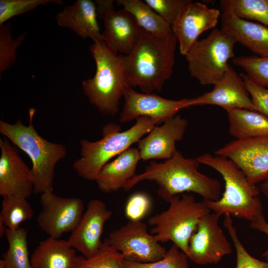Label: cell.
Returning <instances> with one entry per match:
<instances>
[{"mask_svg": "<svg viewBox=\"0 0 268 268\" xmlns=\"http://www.w3.org/2000/svg\"><path fill=\"white\" fill-rule=\"evenodd\" d=\"M200 164L197 158H186L177 150L163 162H150L143 172L135 174L123 189L129 191L137 183L147 180L156 183L158 196L167 202L185 192H193L203 200L217 201L221 194L220 183L201 173Z\"/></svg>", "mask_w": 268, "mask_h": 268, "instance_id": "1", "label": "cell"}, {"mask_svg": "<svg viewBox=\"0 0 268 268\" xmlns=\"http://www.w3.org/2000/svg\"><path fill=\"white\" fill-rule=\"evenodd\" d=\"M177 43L173 32L157 37L143 31L132 51L123 55L128 85L146 93L161 91L172 74Z\"/></svg>", "mask_w": 268, "mask_h": 268, "instance_id": "2", "label": "cell"}, {"mask_svg": "<svg viewBox=\"0 0 268 268\" xmlns=\"http://www.w3.org/2000/svg\"><path fill=\"white\" fill-rule=\"evenodd\" d=\"M35 111L29 110L28 125L21 119L13 124L0 120V133L31 159L33 193L41 195L53 191L56 165L66 156L67 150L64 145L50 142L37 133L32 122Z\"/></svg>", "mask_w": 268, "mask_h": 268, "instance_id": "3", "label": "cell"}, {"mask_svg": "<svg viewBox=\"0 0 268 268\" xmlns=\"http://www.w3.org/2000/svg\"><path fill=\"white\" fill-rule=\"evenodd\" d=\"M196 158L200 164L219 172L224 181L225 189L221 198L217 201L203 200L211 211L229 214L250 222L263 214L259 187L250 183L231 160L209 153Z\"/></svg>", "mask_w": 268, "mask_h": 268, "instance_id": "4", "label": "cell"}, {"mask_svg": "<svg viewBox=\"0 0 268 268\" xmlns=\"http://www.w3.org/2000/svg\"><path fill=\"white\" fill-rule=\"evenodd\" d=\"M135 121L131 128L122 132L119 125L108 123L103 128L100 139L95 141L81 139L80 156L72 165L77 175L85 180L95 181L111 159L130 148L158 126L155 120L147 117H140Z\"/></svg>", "mask_w": 268, "mask_h": 268, "instance_id": "5", "label": "cell"}, {"mask_svg": "<svg viewBox=\"0 0 268 268\" xmlns=\"http://www.w3.org/2000/svg\"><path fill=\"white\" fill-rule=\"evenodd\" d=\"M90 52L96 64V72L82 82L84 94L102 114L115 116L120 100L128 86L123 55L112 51L103 41L94 42Z\"/></svg>", "mask_w": 268, "mask_h": 268, "instance_id": "6", "label": "cell"}, {"mask_svg": "<svg viewBox=\"0 0 268 268\" xmlns=\"http://www.w3.org/2000/svg\"><path fill=\"white\" fill-rule=\"evenodd\" d=\"M169 202L166 210L148 218L151 233L159 243L172 241L188 256L192 235L200 219L211 210L203 200L197 201L190 194L175 196Z\"/></svg>", "mask_w": 268, "mask_h": 268, "instance_id": "7", "label": "cell"}, {"mask_svg": "<svg viewBox=\"0 0 268 268\" xmlns=\"http://www.w3.org/2000/svg\"><path fill=\"white\" fill-rule=\"evenodd\" d=\"M236 40L221 29L214 28L185 56L191 75L204 85H214L224 75L234 58Z\"/></svg>", "mask_w": 268, "mask_h": 268, "instance_id": "8", "label": "cell"}, {"mask_svg": "<svg viewBox=\"0 0 268 268\" xmlns=\"http://www.w3.org/2000/svg\"><path fill=\"white\" fill-rule=\"evenodd\" d=\"M110 246L121 253L126 260L151 263L161 260L167 252L154 235L147 231L145 223L130 221L113 231L107 238Z\"/></svg>", "mask_w": 268, "mask_h": 268, "instance_id": "9", "label": "cell"}, {"mask_svg": "<svg viewBox=\"0 0 268 268\" xmlns=\"http://www.w3.org/2000/svg\"><path fill=\"white\" fill-rule=\"evenodd\" d=\"M40 204L37 224L42 231L54 238L60 239L65 233L71 232L84 213L82 199L60 197L53 191L41 195Z\"/></svg>", "mask_w": 268, "mask_h": 268, "instance_id": "10", "label": "cell"}, {"mask_svg": "<svg viewBox=\"0 0 268 268\" xmlns=\"http://www.w3.org/2000/svg\"><path fill=\"white\" fill-rule=\"evenodd\" d=\"M98 17L103 20L102 34L106 45L113 52L129 54L135 47L143 30L133 15L124 9L116 11L114 1L95 0Z\"/></svg>", "mask_w": 268, "mask_h": 268, "instance_id": "11", "label": "cell"}, {"mask_svg": "<svg viewBox=\"0 0 268 268\" xmlns=\"http://www.w3.org/2000/svg\"><path fill=\"white\" fill-rule=\"evenodd\" d=\"M222 215L209 212L200 220L189 242L188 258L199 265L218 263L232 248L219 225Z\"/></svg>", "mask_w": 268, "mask_h": 268, "instance_id": "12", "label": "cell"}, {"mask_svg": "<svg viewBox=\"0 0 268 268\" xmlns=\"http://www.w3.org/2000/svg\"><path fill=\"white\" fill-rule=\"evenodd\" d=\"M214 154L231 160L253 184L268 180V135L235 139Z\"/></svg>", "mask_w": 268, "mask_h": 268, "instance_id": "13", "label": "cell"}, {"mask_svg": "<svg viewBox=\"0 0 268 268\" xmlns=\"http://www.w3.org/2000/svg\"><path fill=\"white\" fill-rule=\"evenodd\" d=\"M123 97L124 104L120 115L122 123L144 116L155 120L158 126L175 117L180 110L191 107V98L168 99L152 93L136 92L129 85L124 89Z\"/></svg>", "mask_w": 268, "mask_h": 268, "instance_id": "14", "label": "cell"}, {"mask_svg": "<svg viewBox=\"0 0 268 268\" xmlns=\"http://www.w3.org/2000/svg\"><path fill=\"white\" fill-rule=\"evenodd\" d=\"M220 16L219 10L192 0L181 10L171 26L179 44L180 52L185 56L203 32L214 28Z\"/></svg>", "mask_w": 268, "mask_h": 268, "instance_id": "15", "label": "cell"}, {"mask_svg": "<svg viewBox=\"0 0 268 268\" xmlns=\"http://www.w3.org/2000/svg\"><path fill=\"white\" fill-rule=\"evenodd\" d=\"M112 214L106 204L98 199L90 201L79 222L67 240L70 245L85 258L95 255L103 241L104 226Z\"/></svg>", "mask_w": 268, "mask_h": 268, "instance_id": "16", "label": "cell"}, {"mask_svg": "<svg viewBox=\"0 0 268 268\" xmlns=\"http://www.w3.org/2000/svg\"><path fill=\"white\" fill-rule=\"evenodd\" d=\"M0 195L28 198L34 189L31 169L8 138H0Z\"/></svg>", "mask_w": 268, "mask_h": 268, "instance_id": "17", "label": "cell"}, {"mask_svg": "<svg viewBox=\"0 0 268 268\" xmlns=\"http://www.w3.org/2000/svg\"><path fill=\"white\" fill-rule=\"evenodd\" d=\"M188 126L185 118L176 115L161 126H154L137 142L140 159L170 158L177 150L176 143L182 139Z\"/></svg>", "mask_w": 268, "mask_h": 268, "instance_id": "18", "label": "cell"}, {"mask_svg": "<svg viewBox=\"0 0 268 268\" xmlns=\"http://www.w3.org/2000/svg\"><path fill=\"white\" fill-rule=\"evenodd\" d=\"M213 85L211 91L191 98V107L214 105L224 110L241 108L254 110L243 78L230 65L220 79Z\"/></svg>", "mask_w": 268, "mask_h": 268, "instance_id": "19", "label": "cell"}, {"mask_svg": "<svg viewBox=\"0 0 268 268\" xmlns=\"http://www.w3.org/2000/svg\"><path fill=\"white\" fill-rule=\"evenodd\" d=\"M221 10L222 30L259 57L268 56V27L243 19L229 9Z\"/></svg>", "mask_w": 268, "mask_h": 268, "instance_id": "20", "label": "cell"}, {"mask_svg": "<svg viewBox=\"0 0 268 268\" xmlns=\"http://www.w3.org/2000/svg\"><path fill=\"white\" fill-rule=\"evenodd\" d=\"M97 7L91 0H77L65 7L56 16L60 26L69 28L83 39L103 41L97 20Z\"/></svg>", "mask_w": 268, "mask_h": 268, "instance_id": "21", "label": "cell"}, {"mask_svg": "<svg viewBox=\"0 0 268 268\" xmlns=\"http://www.w3.org/2000/svg\"><path fill=\"white\" fill-rule=\"evenodd\" d=\"M138 148H129L109 161L102 168L95 181L99 190L110 193L124 188L135 175L140 160Z\"/></svg>", "mask_w": 268, "mask_h": 268, "instance_id": "22", "label": "cell"}, {"mask_svg": "<svg viewBox=\"0 0 268 268\" xmlns=\"http://www.w3.org/2000/svg\"><path fill=\"white\" fill-rule=\"evenodd\" d=\"M82 256L67 241L48 237L39 243L30 260L33 268H75Z\"/></svg>", "mask_w": 268, "mask_h": 268, "instance_id": "23", "label": "cell"}, {"mask_svg": "<svg viewBox=\"0 0 268 268\" xmlns=\"http://www.w3.org/2000/svg\"><path fill=\"white\" fill-rule=\"evenodd\" d=\"M229 133L236 139L268 135V117L254 110L227 108Z\"/></svg>", "mask_w": 268, "mask_h": 268, "instance_id": "24", "label": "cell"}, {"mask_svg": "<svg viewBox=\"0 0 268 268\" xmlns=\"http://www.w3.org/2000/svg\"><path fill=\"white\" fill-rule=\"evenodd\" d=\"M116 2L133 15L145 32L157 37H164L173 32L171 26L144 1L118 0Z\"/></svg>", "mask_w": 268, "mask_h": 268, "instance_id": "25", "label": "cell"}, {"mask_svg": "<svg viewBox=\"0 0 268 268\" xmlns=\"http://www.w3.org/2000/svg\"><path fill=\"white\" fill-rule=\"evenodd\" d=\"M0 212V236L4 235L6 228L16 229L23 222L31 219L34 212L27 199L9 196L2 197Z\"/></svg>", "mask_w": 268, "mask_h": 268, "instance_id": "26", "label": "cell"}, {"mask_svg": "<svg viewBox=\"0 0 268 268\" xmlns=\"http://www.w3.org/2000/svg\"><path fill=\"white\" fill-rule=\"evenodd\" d=\"M4 235L8 248L2 255L5 268H33L29 256L27 233L22 227L16 229L6 228Z\"/></svg>", "mask_w": 268, "mask_h": 268, "instance_id": "27", "label": "cell"}, {"mask_svg": "<svg viewBox=\"0 0 268 268\" xmlns=\"http://www.w3.org/2000/svg\"><path fill=\"white\" fill-rule=\"evenodd\" d=\"M220 6L243 19L255 20L268 27V0H222Z\"/></svg>", "mask_w": 268, "mask_h": 268, "instance_id": "28", "label": "cell"}, {"mask_svg": "<svg viewBox=\"0 0 268 268\" xmlns=\"http://www.w3.org/2000/svg\"><path fill=\"white\" fill-rule=\"evenodd\" d=\"M124 256L112 247L107 238L99 251L93 256H82L75 268H124Z\"/></svg>", "mask_w": 268, "mask_h": 268, "instance_id": "29", "label": "cell"}, {"mask_svg": "<svg viewBox=\"0 0 268 268\" xmlns=\"http://www.w3.org/2000/svg\"><path fill=\"white\" fill-rule=\"evenodd\" d=\"M11 24L9 22L0 25V75L10 68L15 62L17 48L24 41L26 33L19 35L13 39Z\"/></svg>", "mask_w": 268, "mask_h": 268, "instance_id": "30", "label": "cell"}, {"mask_svg": "<svg viewBox=\"0 0 268 268\" xmlns=\"http://www.w3.org/2000/svg\"><path fill=\"white\" fill-rule=\"evenodd\" d=\"M233 63L243 68L253 82L264 87H268V56H239Z\"/></svg>", "mask_w": 268, "mask_h": 268, "instance_id": "31", "label": "cell"}, {"mask_svg": "<svg viewBox=\"0 0 268 268\" xmlns=\"http://www.w3.org/2000/svg\"><path fill=\"white\" fill-rule=\"evenodd\" d=\"M188 256L176 245L167 251L161 260L151 263H139L125 259L124 268H190Z\"/></svg>", "mask_w": 268, "mask_h": 268, "instance_id": "32", "label": "cell"}, {"mask_svg": "<svg viewBox=\"0 0 268 268\" xmlns=\"http://www.w3.org/2000/svg\"><path fill=\"white\" fill-rule=\"evenodd\" d=\"M224 215L223 225L227 230L236 250L235 268H268V262L256 259L247 251L238 238L231 215L229 214Z\"/></svg>", "mask_w": 268, "mask_h": 268, "instance_id": "33", "label": "cell"}, {"mask_svg": "<svg viewBox=\"0 0 268 268\" xmlns=\"http://www.w3.org/2000/svg\"><path fill=\"white\" fill-rule=\"evenodd\" d=\"M51 3L62 4L63 2L61 0H0V25L14 16Z\"/></svg>", "mask_w": 268, "mask_h": 268, "instance_id": "34", "label": "cell"}, {"mask_svg": "<svg viewBox=\"0 0 268 268\" xmlns=\"http://www.w3.org/2000/svg\"><path fill=\"white\" fill-rule=\"evenodd\" d=\"M191 0H144V1L171 26Z\"/></svg>", "mask_w": 268, "mask_h": 268, "instance_id": "35", "label": "cell"}, {"mask_svg": "<svg viewBox=\"0 0 268 268\" xmlns=\"http://www.w3.org/2000/svg\"><path fill=\"white\" fill-rule=\"evenodd\" d=\"M151 206L149 196L142 192L132 195L125 206V215L130 221H138L148 213Z\"/></svg>", "mask_w": 268, "mask_h": 268, "instance_id": "36", "label": "cell"}, {"mask_svg": "<svg viewBox=\"0 0 268 268\" xmlns=\"http://www.w3.org/2000/svg\"><path fill=\"white\" fill-rule=\"evenodd\" d=\"M246 88L251 96L254 111L268 117V89L251 81L245 74L240 73Z\"/></svg>", "mask_w": 268, "mask_h": 268, "instance_id": "37", "label": "cell"}, {"mask_svg": "<svg viewBox=\"0 0 268 268\" xmlns=\"http://www.w3.org/2000/svg\"><path fill=\"white\" fill-rule=\"evenodd\" d=\"M250 225L252 228L263 232L268 236V223L266 221L263 214L250 222ZM262 256L268 261V249L263 254Z\"/></svg>", "mask_w": 268, "mask_h": 268, "instance_id": "38", "label": "cell"}, {"mask_svg": "<svg viewBox=\"0 0 268 268\" xmlns=\"http://www.w3.org/2000/svg\"><path fill=\"white\" fill-rule=\"evenodd\" d=\"M259 187L260 192L268 199V180L260 183Z\"/></svg>", "mask_w": 268, "mask_h": 268, "instance_id": "39", "label": "cell"}, {"mask_svg": "<svg viewBox=\"0 0 268 268\" xmlns=\"http://www.w3.org/2000/svg\"><path fill=\"white\" fill-rule=\"evenodd\" d=\"M0 268H5L4 262L2 259L0 260Z\"/></svg>", "mask_w": 268, "mask_h": 268, "instance_id": "40", "label": "cell"}]
</instances>
